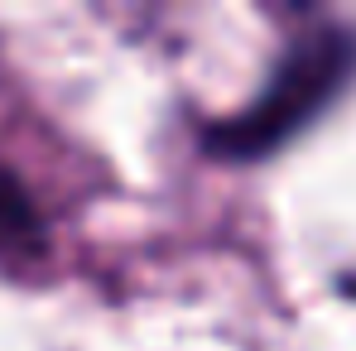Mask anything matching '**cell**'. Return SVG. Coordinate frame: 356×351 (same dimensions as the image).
<instances>
[{
  "mask_svg": "<svg viewBox=\"0 0 356 351\" xmlns=\"http://www.w3.org/2000/svg\"><path fill=\"white\" fill-rule=\"evenodd\" d=\"M356 77V29H313L284 49V58L275 63L270 82L260 87V97L250 106H241L236 116L212 120L202 130L207 154L217 159H265L270 149L289 145L298 130H308L323 116Z\"/></svg>",
  "mask_w": 356,
  "mask_h": 351,
  "instance_id": "6da1fadb",
  "label": "cell"
},
{
  "mask_svg": "<svg viewBox=\"0 0 356 351\" xmlns=\"http://www.w3.org/2000/svg\"><path fill=\"white\" fill-rule=\"evenodd\" d=\"M49 240L44 212L34 207L29 188L0 164V260H34Z\"/></svg>",
  "mask_w": 356,
  "mask_h": 351,
  "instance_id": "7a4b0ae2",
  "label": "cell"
}]
</instances>
